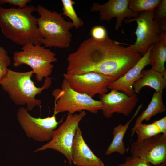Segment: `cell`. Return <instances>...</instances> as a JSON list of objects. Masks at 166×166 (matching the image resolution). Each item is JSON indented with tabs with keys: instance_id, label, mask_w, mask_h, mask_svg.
Instances as JSON below:
<instances>
[{
	"instance_id": "cell-11",
	"label": "cell",
	"mask_w": 166,
	"mask_h": 166,
	"mask_svg": "<svg viewBox=\"0 0 166 166\" xmlns=\"http://www.w3.org/2000/svg\"><path fill=\"white\" fill-rule=\"evenodd\" d=\"M132 155L156 166L166 162V135L159 134L142 140H136L130 147Z\"/></svg>"
},
{
	"instance_id": "cell-29",
	"label": "cell",
	"mask_w": 166,
	"mask_h": 166,
	"mask_svg": "<svg viewBox=\"0 0 166 166\" xmlns=\"http://www.w3.org/2000/svg\"><path fill=\"white\" fill-rule=\"evenodd\" d=\"M156 166H166V162Z\"/></svg>"
},
{
	"instance_id": "cell-13",
	"label": "cell",
	"mask_w": 166,
	"mask_h": 166,
	"mask_svg": "<svg viewBox=\"0 0 166 166\" xmlns=\"http://www.w3.org/2000/svg\"><path fill=\"white\" fill-rule=\"evenodd\" d=\"M128 2V0H109L103 4L94 3L90 10L92 12H98L99 19L101 21L109 22L116 18L115 29L117 31L121 26L124 18H135L138 16V14L129 8Z\"/></svg>"
},
{
	"instance_id": "cell-18",
	"label": "cell",
	"mask_w": 166,
	"mask_h": 166,
	"mask_svg": "<svg viewBox=\"0 0 166 166\" xmlns=\"http://www.w3.org/2000/svg\"><path fill=\"white\" fill-rule=\"evenodd\" d=\"M149 57L152 69L162 74L166 73V31L163 32L159 40L152 45Z\"/></svg>"
},
{
	"instance_id": "cell-15",
	"label": "cell",
	"mask_w": 166,
	"mask_h": 166,
	"mask_svg": "<svg viewBox=\"0 0 166 166\" xmlns=\"http://www.w3.org/2000/svg\"><path fill=\"white\" fill-rule=\"evenodd\" d=\"M72 162L77 166H104L85 142L79 127L77 128L72 148Z\"/></svg>"
},
{
	"instance_id": "cell-7",
	"label": "cell",
	"mask_w": 166,
	"mask_h": 166,
	"mask_svg": "<svg viewBox=\"0 0 166 166\" xmlns=\"http://www.w3.org/2000/svg\"><path fill=\"white\" fill-rule=\"evenodd\" d=\"M86 114L85 111L78 114L68 113L65 121L55 130L50 140L34 152L47 149L57 151L63 155L71 165L72 148L76 130L80 122Z\"/></svg>"
},
{
	"instance_id": "cell-6",
	"label": "cell",
	"mask_w": 166,
	"mask_h": 166,
	"mask_svg": "<svg viewBox=\"0 0 166 166\" xmlns=\"http://www.w3.org/2000/svg\"><path fill=\"white\" fill-rule=\"evenodd\" d=\"M54 98L53 113L67 112L73 114L76 112L87 110L96 113L101 110L102 105L100 101L83 93L77 92L70 86L68 81L64 78L61 89H56L52 92Z\"/></svg>"
},
{
	"instance_id": "cell-19",
	"label": "cell",
	"mask_w": 166,
	"mask_h": 166,
	"mask_svg": "<svg viewBox=\"0 0 166 166\" xmlns=\"http://www.w3.org/2000/svg\"><path fill=\"white\" fill-rule=\"evenodd\" d=\"M163 90L155 92L147 108L137 117L133 128L144 121H149L152 117L166 111L162 100Z\"/></svg>"
},
{
	"instance_id": "cell-2",
	"label": "cell",
	"mask_w": 166,
	"mask_h": 166,
	"mask_svg": "<svg viewBox=\"0 0 166 166\" xmlns=\"http://www.w3.org/2000/svg\"><path fill=\"white\" fill-rule=\"evenodd\" d=\"M36 8L32 5L23 8L0 7V27L3 35L15 43L41 45L43 38L38 29V18L32 14Z\"/></svg>"
},
{
	"instance_id": "cell-10",
	"label": "cell",
	"mask_w": 166,
	"mask_h": 166,
	"mask_svg": "<svg viewBox=\"0 0 166 166\" xmlns=\"http://www.w3.org/2000/svg\"><path fill=\"white\" fill-rule=\"evenodd\" d=\"M63 76L73 89L92 97L106 93L109 85L113 81L110 77L95 72L79 75L64 73Z\"/></svg>"
},
{
	"instance_id": "cell-9",
	"label": "cell",
	"mask_w": 166,
	"mask_h": 166,
	"mask_svg": "<svg viewBox=\"0 0 166 166\" xmlns=\"http://www.w3.org/2000/svg\"><path fill=\"white\" fill-rule=\"evenodd\" d=\"M155 9L138 13L136 18L125 20L126 23L134 21L137 23L135 32L136 41L134 44L129 46L142 56L146 53L150 45L159 40L161 34L164 32L153 19Z\"/></svg>"
},
{
	"instance_id": "cell-23",
	"label": "cell",
	"mask_w": 166,
	"mask_h": 166,
	"mask_svg": "<svg viewBox=\"0 0 166 166\" xmlns=\"http://www.w3.org/2000/svg\"><path fill=\"white\" fill-rule=\"evenodd\" d=\"M153 19L163 31H166V0H162L156 9Z\"/></svg>"
},
{
	"instance_id": "cell-8",
	"label": "cell",
	"mask_w": 166,
	"mask_h": 166,
	"mask_svg": "<svg viewBox=\"0 0 166 166\" xmlns=\"http://www.w3.org/2000/svg\"><path fill=\"white\" fill-rule=\"evenodd\" d=\"M17 119L26 136L38 142L49 141L61 121H57L53 113L51 117L44 118L32 117L26 109L21 107L17 112Z\"/></svg>"
},
{
	"instance_id": "cell-22",
	"label": "cell",
	"mask_w": 166,
	"mask_h": 166,
	"mask_svg": "<svg viewBox=\"0 0 166 166\" xmlns=\"http://www.w3.org/2000/svg\"><path fill=\"white\" fill-rule=\"evenodd\" d=\"M63 13L64 15L68 17L72 21L74 27L78 29L81 27L83 24L81 19L77 15L74 8L73 5L75 2L72 0H62Z\"/></svg>"
},
{
	"instance_id": "cell-16",
	"label": "cell",
	"mask_w": 166,
	"mask_h": 166,
	"mask_svg": "<svg viewBox=\"0 0 166 166\" xmlns=\"http://www.w3.org/2000/svg\"><path fill=\"white\" fill-rule=\"evenodd\" d=\"M146 86L153 89L155 92L163 90L166 88V73L162 74L151 69L143 70L141 77L134 83L133 88L137 94L143 87Z\"/></svg>"
},
{
	"instance_id": "cell-25",
	"label": "cell",
	"mask_w": 166,
	"mask_h": 166,
	"mask_svg": "<svg viewBox=\"0 0 166 166\" xmlns=\"http://www.w3.org/2000/svg\"><path fill=\"white\" fill-rule=\"evenodd\" d=\"M118 166H152L150 164L143 160L132 156L128 157L125 161Z\"/></svg>"
},
{
	"instance_id": "cell-14",
	"label": "cell",
	"mask_w": 166,
	"mask_h": 166,
	"mask_svg": "<svg viewBox=\"0 0 166 166\" xmlns=\"http://www.w3.org/2000/svg\"><path fill=\"white\" fill-rule=\"evenodd\" d=\"M152 46L151 45L149 47L146 53L126 73L111 81L108 85V89L123 92L129 96L133 95L135 93L133 88V84L141 77L144 68L151 64L149 55Z\"/></svg>"
},
{
	"instance_id": "cell-3",
	"label": "cell",
	"mask_w": 166,
	"mask_h": 166,
	"mask_svg": "<svg viewBox=\"0 0 166 166\" xmlns=\"http://www.w3.org/2000/svg\"><path fill=\"white\" fill-rule=\"evenodd\" d=\"M34 72L32 70L26 72H18L8 69L0 85L7 93L14 103L17 105H27V111L34 107L41 108V100L36 98V96L49 88L52 83V78H45L43 85L36 87L31 80Z\"/></svg>"
},
{
	"instance_id": "cell-28",
	"label": "cell",
	"mask_w": 166,
	"mask_h": 166,
	"mask_svg": "<svg viewBox=\"0 0 166 166\" xmlns=\"http://www.w3.org/2000/svg\"><path fill=\"white\" fill-rule=\"evenodd\" d=\"M154 122L160 128L161 134L166 135V116Z\"/></svg>"
},
{
	"instance_id": "cell-17",
	"label": "cell",
	"mask_w": 166,
	"mask_h": 166,
	"mask_svg": "<svg viewBox=\"0 0 166 166\" xmlns=\"http://www.w3.org/2000/svg\"><path fill=\"white\" fill-rule=\"evenodd\" d=\"M142 107V105L139 106L133 116L125 124H120L113 128L112 132L113 139L105 151L106 155H108L116 152L123 155L127 152L123 138L130 124L137 115Z\"/></svg>"
},
{
	"instance_id": "cell-12",
	"label": "cell",
	"mask_w": 166,
	"mask_h": 166,
	"mask_svg": "<svg viewBox=\"0 0 166 166\" xmlns=\"http://www.w3.org/2000/svg\"><path fill=\"white\" fill-rule=\"evenodd\" d=\"M103 116L111 118L115 113L128 116L137 104L139 98L137 94L129 96L125 93L114 90L100 95Z\"/></svg>"
},
{
	"instance_id": "cell-27",
	"label": "cell",
	"mask_w": 166,
	"mask_h": 166,
	"mask_svg": "<svg viewBox=\"0 0 166 166\" xmlns=\"http://www.w3.org/2000/svg\"><path fill=\"white\" fill-rule=\"evenodd\" d=\"M30 0H0V5L8 3L14 6H18L19 8H23L27 6L28 3L31 2Z\"/></svg>"
},
{
	"instance_id": "cell-26",
	"label": "cell",
	"mask_w": 166,
	"mask_h": 166,
	"mask_svg": "<svg viewBox=\"0 0 166 166\" xmlns=\"http://www.w3.org/2000/svg\"><path fill=\"white\" fill-rule=\"evenodd\" d=\"M91 35L92 38L98 40H102L108 35L105 28L101 26H97L91 30Z\"/></svg>"
},
{
	"instance_id": "cell-1",
	"label": "cell",
	"mask_w": 166,
	"mask_h": 166,
	"mask_svg": "<svg viewBox=\"0 0 166 166\" xmlns=\"http://www.w3.org/2000/svg\"><path fill=\"white\" fill-rule=\"evenodd\" d=\"M121 44L108 36L101 40L91 37L85 40L68 55L66 73L79 75L95 72L110 77L113 81L118 79L142 57L129 46Z\"/></svg>"
},
{
	"instance_id": "cell-21",
	"label": "cell",
	"mask_w": 166,
	"mask_h": 166,
	"mask_svg": "<svg viewBox=\"0 0 166 166\" xmlns=\"http://www.w3.org/2000/svg\"><path fill=\"white\" fill-rule=\"evenodd\" d=\"M162 0H128L129 8L133 12L138 13L156 9Z\"/></svg>"
},
{
	"instance_id": "cell-24",
	"label": "cell",
	"mask_w": 166,
	"mask_h": 166,
	"mask_svg": "<svg viewBox=\"0 0 166 166\" xmlns=\"http://www.w3.org/2000/svg\"><path fill=\"white\" fill-rule=\"evenodd\" d=\"M11 63L10 58L6 50L0 46V84L6 75Z\"/></svg>"
},
{
	"instance_id": "cell-20",
	"label": "cell",
	"mask_w": 166,
	"mask_h": 166,
	"mask_svg": "<svg viewBox=\"0 0 166 166\" xmlns=\"http://www.w3.org/2000/svg\"><path fill=\"white\" fill-rule=\"evenodd\" d=\"M135 132L137 136V140H139L161 134L160 128L154 121L149 124H143L142 122L139 124L135 128H132V137Z\"/></svg>"
},
{
	"instance_id": "cell-5",
	"label": "cell",
	"mask_w": 166,
	"mask_h": 166,
	"mask_svg": "<svg viewBox=\"0 0 166 166\" xmlns=\"http://www.w3.org/2000/svg\"><path fill=\"white\" fill-rule=\"evenodd\" d=\"M56 54L50 49L40 45L28 43L22 46L21 50L14 53L13 66L18 67L23 64L29 66L35 74L38 82L51 74L54 65L57 62Z\"/></svg>"
},
{
	"instance_id": "cell-4",
	"label": "cell",
	"mask_w": 166,
	"mask_h": 166,
	"mask_svg": "<svg viewBox=\"0 0 166 166\" xmlns=\"http://www.w3.org/2000/svg\"><path fill=\"white\" fill-rule=\"evenodd\" d=\"M36 8L40 15L37 25L43 38L41 44L45 48H68L72 41L69 30L74 27L72 22L66 21L61 14L51 11L42 5H38Z\"/></svg>"
}]
</instances>
